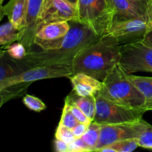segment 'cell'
<instances>
[{"label":"cell","mask_w":152,"mask_h":152,"mask_svg":"<svg viewBox=\"0 0 152 152\" xmlns=\"http://www.w3.org/2000/svg\"><path fill=\"white\" fill-rule=\"evenodd\" d=\"M79 22L99 37L107 34L114 23V14L106 0H79Z\"/></svg>","instance_id":"3"},{"label":"cell","mask_w":152,"mask_h":152,"mask_svg":"<svg viewBox=\"0 0 152 152\" xmlns=\"http://www.w3.org/2000/svg\"><path fill=\"white\" fill-rule=\"evenodd\" d=\"M1 50H4L10 57L17 61L22 60L28 53L27 48L19 41L15 42L5 47H1Z\"/></svg>","instance_id":"22"},{"label":"cell","mask_w":152,"mask_h":152,"mask_svg":"<svg viewBox=\"0 0 152 152\" xmlns=\"http://www.w3.org/2000/svg\"><path fill=\"white\" fill-rule=\"evenodd\" d=\"M93 151L83 138H76L75 140L68 145V152H91Z\"/></svg>","instance_id":"27"},{"label":"cell","mask_w":152,"mask_h":152,"mask_svg":"<svg viewBox=\"0 0 152 152\" xmlns=\"http://www.w3.org/2000/svg\"><path fill=\"white\" fill-rule=\"evenodd\" d=\"M145 10H149L152 7V0H130Z\"/></svg>","instance_id":"31"},{"label":"cell","mask_w":152,"mask_h":152,"mask_svg":"<svg viewBox=\"0 0 152 152\" xmlns=\"http://www.w3.org/2000/svg\"><path fill=\"white\" fill-rule=\"evenodd\" d=\"M96 112L94 121L100 125L127 123L142 118L146 112L144 108L120 105L108 100L99 93L96 94Z\"/></svg>","instance_id":"4"},{"label":"cell","mask_w":152,"mask_h":152,"mask_svg":"<svg viewBox=\"0 0 152 152\" xmlns=\"http://www.w3.org/2000/svg\"><path fill=\"white\" fill-rule=\"evenodd\" d=\"M114 14V22L138 17L150 10H145L130 0H106Z\"/></svg>","instance_id":"11"},{"label":"cell","mask_w":152,"mask_h":152,"mask_svg":"<svg viewBox=\"0 0 152 152\" xmlns=\"http://www.w3.org/2000/svg\"><path fill=\"white\" fill-rule=\"evenodd\" d=\"M101 129H102V125L92 121L91 123L88 126L86 133L82 137L83 140L91 148L93 151H95V149L99 142Z\"/></svg>","instance_id":"21"},{"label":"cell","mask_w":152,"mask_h":152,"mask_svg":"<svg viewBox=\"0 0 152 152\" xmlns=\"http://www.w3.org/2000/svg\"><path fill=\"white\" fill-rule=\"evenodd\" d=\"M79 123V121L77 120L75 116L74 115L71 111L69 105L65 102L63 110H62V117L59 121V124L65 126L70 129H72Z\"/></svg>","instance_id":"23"},{"label":"cell","mask_w":152,"mask_h":152,"mask_svg":"<svg viewBox=\"0 0 152 152\" xmlns=\"http://www.w3.org/2000/svg\"><path fill=\"white\" fill-rule=\"evenodd\" d=\"M129 77L138 90L144 95L147 102L152 100V77H142L133 74H129Z\"/></svg>","instance_id":"20"},{"label":"cell","mask_w":152,"mask_h":152,"mask_svg":"<svg viewBox=\"0 0 152 152\" xmlns=\"http://www.w3.org/2000/svg\"><path fill=\"white\" fill-rule=\"evenodd\" d=\"M149 126V123L142 118L127 123L102 125L99 140L95 151L117 141L137 139Z\"/></svg>","instance_id":"8"},{"label":"cell","mask_w":152,"mask_h":152,"mask_svg":"<svg viewBox=\"0 0 152 152\" xmlns=\"http://www.w3.org/2000/svg\"><path fill=\"white\" fill-rule=\"evenodd\" d=\"M4 0H0V4H1V7L3 6V2H4Z\"/></svg>","instance_id":"36"},{"label":"cell","mask_w":152,"mask_h":152,"mask_svg":"<svg viewBox=\"0 0 152 152\" xmlns=\"http://www.w3.org/2000/svg\"><path fill=\"white\" fill-rule=\"evenodd\" d=\"M44 0H28L25 27L20 42L25 45L28 52L34 45L36 35V23L41 10Z\"/></svg>","instance_id":"10"},{"label":"cell","mask_w":152,"mask_h":152,"mask_svg":"<svg viewBox=\"0 0 152 152\" xmlns=\"http://www.w3.org/2000/svg\"><path fill=\"white\" fill-rule=\"evenodd\" d=\"M119 65L127 74L152 73V47L142 40L122 44Z\"/></svg>","instance_id":"5"},{"label":"cell","mask_w":152,"mask_h":152,"mask_svg":"<svg viewBox=\"0 0 152 152\" xmlns=\"http://www.w3.org/2000/svg\"><path fill=\"white\" fill-rule=\"evenodd\" d=\"M142 40L145 44L152 47V29L146 33V34H145V37H144V38Z\"/></svg>","instance_id":"32"},{"label":"cell","mask_w":152,"mask_h":152,"mask_svg":"<svg viewBox=\"0 0 152 152\" xmlns=\"http://www.w3.org/2000/svg\"><path fill=\"white\" fill-rule=\"evenodd\" d=\"M55 137L56 139L64 141L66 143H68V145L72 142H74L76 140V137L74 136V133H73L72 130L62 126V125L59 124V123L57 126V129H56Z\"/></svg>","instance_id":"25"},{"label":"cell","mask_w":152,"mask_h":152,"mask_svg":"<svg viewBox=\"0 0 152 152\" xmlns=\"http://www.w3.org/2000/svg\"><path fill=\"white\" fill-rule=\"evenodd\" d=\"M22 37V31L18 29L10 21L0 26V45L1 47H5L15 42H20Z\"/></svg>","instance_id":"17"},{"label":"cell","mask_w":152,"mask_h":152,"mask_svg":"<svg viewBox=\"0 0 152 152\" xmlns=\"http://www.w3.org/2000/svg\"><path fill=\"white\" fill-rule=\"evenodd\" d=\"M65 1H68L69 3H71V4H74V5L77 6V4H78L79 0H65Z\"/></svg>","instance_id":"33"},{"label":"cell","mask_w":152,"mask_h":152,"mask_svg":"<svg viewBox=\"0 0 152 152\" xmlns=\"http://www.w3.org/2000/svg\"><path fill=\"white\" fill-rule=\"evenodd\" d=\"M141 148L152 149V126L150 125L137 139Z\"/></svg>","instance_id":"26"},{"label":"cell","mask_w":152,"mask_h":152,"mask_svg":"<svg viewBox=\"0 0 152 152\" xmlns=\"http://www.w3.org/2000/svg\"><path fill=\"white\" fill-rule=\"evenodd\" d=\"M120 45L113 36H101L76 55L71 64L73 73H84L102 81L120 62Z\"/></svg>","instance_id":"1"},{"label":"cell","mask_w":152,"mask_h":152,"mask_svg":"<svg viewBox=\"0 0 152 152\" xmlns=\"http://www.w3.org/2000/svg\"><path fill=\"white\" fill-rule=\"evenodd\" d=\"M30 85H31V83H22L13 85V86L1 89L0 90L1 106H2L4 102H7L10 99L19 97L25 94Z\"/></svg>","instance_id":"18"},{"label":"cell","mask_w":152,"mask_h":152,"mask_svg":"<svg viewBox=\"0 0 152 152\" xmlns=\"http://www.w3.org/2000/svg\"><path fill=\"white\" fill-rule=\"evenodd\" d=\"M22 102L27 108L36 112H41L46 108L45 104L38 97L33 95H25L22 99Z\"/></svg>","instance_id":"24"},{"label":"cell","mask_w":152,"mask_h":152,"mask_svg":"<svg viewBox=\"0 0 152 152\" xmlns=\"http://www.w3.org/2000/svg\"><path fill=\"white\" fill-rule=\"evenodd\" d=\"M65 102L74 105L83 111L92 121L94 120L96 112V95L80 96L74 91L71 92L65 99Z\"/></svg>","instance_id":"15"},{"label":"cell","mask_w":152,"mask_h":152,"mask_svg":"<svg viewBox=\"0 0 152 152\" xmlns=\"http://www.w3.org/2000/svg\"><path fill=\"white\" fill-rule=\"evenodd\" d=\"M139 146L137 139L123 140L117 141L111 145H106L97 151L100 152H132L136 150Z\"/></svg>","instance_id":"19"},{"label":"cell","mask_w":152,"mask_h":152,"mask_svg":"<svg viewBox=\"0 0 152 152\" xmlns=\"http://www.w3.org/2000/svg\"><path fill=\"white\" fill-rule=\"evenodd\" d=\"M152 29V9L134 19L113 23L108 34L115 37L120 44L142 40Z\"/></svg>","instance_id":"6"},{"label":"cell","mask_w":152,"mask_h":152,"mask_svg":"<svg viewBox=\"0 0 152 152\" xmlns=\"http://www.w3.org/2000/svg\"><path fill=\"white\" fill-rule=\"evenodd\" d=\"M7 53L4 50L1 52V67H0V82L4 81L6 79L11 77L24 71L25 68L17 63V60L8 59L6 56Z\"/></svg>","instance_id":"16"},{"label":"cell","mask_w":152,"mask_h":152,"mask_svg":"<svg viewBox=\"0 0 152 152\" xmlns=\"http://www.w3.org/2000/svg\"><path fill=\"white\" fill-rule=\"evenodd\" d=\"M145 109H146L147 111H152V105H151V106L147 107V108H145Z\"/></svg>","instance_id":"35"},{"label":"cell","mask_w":152,"mask_h":152,"mask_svg":"<svg viewBox=\"0 0 152 152\" xmlns=\"http://www.w3.org/2000/svg\"><path fill=\"white\" fill-rule=\"evenodd\" d=\"M151 105H152V100H151V101H149V102H146V103H145V105H144V106H143V108H145H145H147V107H149V106H151ZM145 110H146V109H145Z\"/></svg>","instance_id":"34"},{"label":"cell","mask_w":152,"mask_h":152,"mask_svg":"<svg viewBox=\"0 0 152 152\" xmlns=\"http://www.w3.org/2000/svg\"><path fill=\"white\" fill-rule=\"evenodd\" d=\"M79 21L77 6L65 0H44L36 23V33L47 24Z\"/></svg>","instance_id":"9"},{"label":"cell","mask_w":152,"mask_h":152,"mask_svg":"<svg viewBox=\"0 0 152 152\" xmlns=\"http://www.w3.org/2000/svg\"><path fill=\"white\" fill-rule=\"evenodd\" d=\"M55 150L57 152H68V144L59 139H55Z\"/></svg>","instance_id":"30"},{"label":"cell","mask_w":152,"mask_h":152,"mask_svg":"<svg viewBox=\"0 0 152 152\" xmlns=\"http://www.w3.org/2000/svg\"><path fill=\"white\" fill-rule=\"evenodd\" d=\"M99 94L120 105L143 108L147 100L119 64L102 81Z\"/></svg>","instance_id":"2"},{"label":"cell","mask_w":152,"mask_h":152,"mask_svg":"<svg viewBox=\"0 0 152 152\" xmlns=\"http://www.w3.org/2000/svg\"><path fill=\"white\" fill-rule=\"evenodd\" d=\"M74 74L72 65L61 64V65H45L32 67L28 68L20 74L0 82V90L8 86L22 83H33L45 79L70 77Z\"/></svg>","instance_id":"7"},{"label":"cell","mask_w":152,"mask_h":152,"mask_svg":"<svg viewBox=\"0 0 152 152\" xmlns=\"http://www.w3.org/2000/svg\"><path fill=\"white\" fill-rule=\"evenodd\" d=\"M71 28L69 22H57L47 24L36 33L35 39L54 40L65 37Z\"/></svg>","instance_id":"14"},{"label":"cell","mask_w":152,"mask_h":152,"mask_svg":"<svg viewBox=\"0 0 152 152\" xmlns=\"http://www.w3.org/2000/svg\"><path fill=\"white\" fill-rule=\"evenodd\" d=\"M68 78L72 83L73 91L80 96L96 95L102 88V81L84 73H77Z\"/></svg>","instance_id":"13"},{"label":"cell","mask_w":152,"mask_h":152,"mask_svg":"<svg viewBox=\"0 0 152 152\" xmlns=\"http://www.w3.org/2000/svg\"><path fill=\"white\" fill-rule=\"evenodd\" d=\"M28 0H9L1 7V19L7 16V19L23 32L25 27Z\"/></svg>","instance_id":"12"},{"label":"cell","mask_w":152,"mask_h":152,"mask_svg":"<svg viewBox=\"0 0 152 152\" xmlns=\"http://www.w3.org/2000/svg\"><path fill=\"white\" fill-rule=\"evenodd\" d=\"M89 125L85 124V123H79L74 129H72L73 133H74V136H75L76 138H80L82 137L83 136L85 133L87 131Z\"/></svg>","instance_id":"29"},{"label":"cell","mask_w":152,"mask_h":152,"mask_svg":"<svg viewBox=\"0 0 152 152\" xmlns=\"http://www.w3.org/2000/svg\"><path fill=\"white\" fill-rule=\"evenodd\" d=\"M65 103H67V102H65ZM68 105H69L71 111L73 112L74 115L75 116L77 120L79 121V123H83L87 125H90L91 123L92 120L82 110H80L78 107L74 105H71V104H68Z\"/></svg>","instance_id":"28"}]
</instances>
